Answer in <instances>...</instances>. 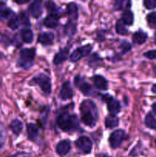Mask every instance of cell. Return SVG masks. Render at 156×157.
Returning a JSON list of instances; mask_svg holds the SVG:
<instances>
[{
    "label": "cell",
    "mask_w": 156,
    "mask_h": 157,
    "mask_svg": "<svg viewBox=\"0 0 156 157\" xmlns=\"http://www.w3.org/2000/svg\"><path fill=\"white\" fill-rule=\"evenodd\" d=\"M80 110L82 122L88 127H95L98 118L97 107L95 103L90 100H85L81 103Z\"/></svg>",
    "instance_id": "obj_1"
},
{
    "label": "cell",
    "mask_w": 156,
    "mask_h": 157,
    "mask_svg": "<svg viewBox=\"0 0 156 157\" xmlns=\"http://www.w3.org/2000/svg\"><path fill=\"white\" fill-rule=\"evenodd\" d=\"M57 124L60 129L63 131H70V130L77 129L79 127V121L76 115H70L68 112H64L58 117Z\"/></svg>",
    "instance_id": "obj_2"
},
{
    "label": "cell",
    "mask_w": 156,
    "mask_h": 157,
    "mask_svg": "<svg viewBox=\"0 0 156 157\" xmlns=\"http://www.w3.org/2000/svg\"><path fill=\"white\" fill-rule=\"evenodd\" d=\"M35 57V48H24L20 52L18 65L24 69H28L33 65Z\"/></svg>",
    "instance_id": "obj_3"
},
{
    "label": "cell",
    "mask_w": 156,
    "mask_h": 157,
    "mask_svg": "<svg viewBox=\"0 0 156 157\" xmlns=\"http://www.w3.org/2000/svg\"><path fill=\"white\" fill-rule=\"evenodd\" d=\"M33 81L39 85L41 90L46 94H50L51 91V82L47 75H44V74H39L38 75L35 76L33 78Z\"/></svg>",
    "instance_id": "obj_4"
},
{
    "label": "cell",
    "mask_w": 156,
    "mask_h": 157,
    "mask_svg": "<svg viewBox=\"0 0 156 157\" xmlns=\"http://www.w3.org/2000/svg\"><path fill=\"white\" fill-rule=\"evenodd\" d=\"M127 138L126 133L122 130H116L111 133L109 141L112 148H118Z\"/></svg>",
    "instance_id": "obj_5"
},
{
    "label": "cell",
    "mask_w": 156,
    "mask_h": 157,
    "mask_svg": "<svg viewBox=\"0 0 156 157\" xmlns=\"http://www.w3.org/2000/svg\"><path fill=\"white\" fill-rule=\"evenodd\" d=\"M76 147L84 154H88L92 151L93 144L92 141L87 136H80L75 142Z\"/></svg>",
    "instance_id": "obj_6"
},
{
    "label": "cell",
    "mask_w": 156,
    "mask_h": 157,
    "mask_svg": "<svg viewBox=\"0 0 156 157\" xmlns=\"http://www.w3.org/2000/svg\"><path fill=\"white\" fill-rule=\"evenodd\" d=\"M91 50L92 46L90 45V44H87V45L83 46V47L79 48H76V50L70 55V61H72V62H76V61L80 60L82 58L88 55L90 53V52H91Z\"/></svg>",
    "instance_id": "obj_7"
},
{
    "label": "cell",
    "mask_w": 156,
    "mask_h": 157,
    "mask_svg": "<svg viewBox=\"0 0 156 157\" xmlns=\"http://www.w3.org/2000/svg\"><path fill=\"white\" fill-rule=\"evenodd\" d=\"M74 83L75 85L79 88V90H80L84 95H86V96L93 95V90L91 85H90L89 83H87L85 80L83 79L81 77L76 76V78H75Z\"/></svg>",
    "instance_id": "obj_8"
},
{
    "label": "cell",
    "mask_w": 156,
    "mask_h": 157,
    "mask_svg": "<svg viewBox=\"0 0 156 157\" xmlns=\"http://www.w3.org/2000/svg\"><path fill=\"white\" fill-rule=\"evenodd\" d=\"M102 99H103V101L107 103V108L112 115H116L119 113L121 109L120 103L117 100L113 99L112 97L109 95H103Z\"/></svg>",
    "instance_id": "obj_9"
},
{
    "label": "cell",
    "mask_w": 156,
    "mask_h": 157,
    "mask_svg": "<svg viewBox=\"0 0 156 157\" xmlns=\"http://www.w3.org/2000/svg\"><path fill=\"white\" fill-rule=\"evenodd\" d=\"M73 90H72L71 84L69 81H66L63 84L61 87V92H60V97L63 101L71 99L73 98Z\"/></svg>",
    "instance_id": "obj_10"
},
{
    "label": "cell",
    "mask_w": 156,
    "mask_h": 157,
    "mask_svg": "<svg viewBox=\"0 0 156 157\" xmlns=\"http://www.w3.org/2000/svg\"><path fill=\"white\" fill-rule=\"evenodd\" d=\"M71 145L68 140H64L58 144L56 147V152L60 156H65L70 152Z\"/></svg>",
    "instance_id": "obj_11"
},
{
    "label": "cell",
    "mask_w": 156,
    "mask_h": 157,
    "mask_svg": "<svg viewBox=\"0 0 156 157\" xmlns=\"http://www.w3.org/2000/svg\"><path fill=\"white\" fill-rule=\"evenodd\" d=\"M29 11L31 15L35 18H38L42 15V6L38 1L33 2L29 6Z\"/></svg>",
    "instance_id": "obj_12"
},
{
    "label": "cell",
    "mask_w": 156,
    "mask_h": 157,
    "mask_svg": "<svg viewBox=\"0 0 156 157\" xmlns=\"http://www.w3.org/2000/svg\"><path fill=\"white\" fill-rule=\"evenodd\" d=\"M95 87L100 90H106L108 89V82L106 80L100 75H95L93 78Z\"/></svg>",
    "instance_id": "obj_13"
},
{
    "label": "cell",
    "mask_w": 156,
    "mask_h": 157,
    "mask_svg": "<svg viewBox=\"0 0 156 157\" xmlns=\"http://www.w3.org/2000/svg\"><path fill=\"white\" fill-rule=\"evenodd\" d=\"M59 22V16L57 14H50L44 20V25L47 28L53 29L58 26Z\"/></svg>",
    "instance_id": "obj_14"
},
{
    "label": "cell",
    "mask_w": 156,
    "mask_h": 157,
    "mask_svg": "<svg viewBox=\"0 0 156 157\" xmlns=\"http://www.w3.org/2000/svg\"><path fill=\"white\" fill-rule=\"evenodd\" d=\"M27 133L28 139H30L32 141H35L38 136L39 129L36 124L31 123L27 125Z\"/></svg>",
    "instance_id": "obj_15"
},
{
    "label": "cell",
    "mask_w": 156,
    "mask_h": 157,
    "mask_svg": "<svg viewBox=\"0 0 156 157\" xmlns=\"http://www.w3.org/2000/svg\"><path fill=\"white\" fill-rule=\"evenodd\" d=\"M54 38V35L51 32H44L41 33L38 37V41L41 44L44 45H48L51 44Z\"/></svg>",
    "instance_id": "obj_16"
},
{
    "label": "cell",
    "mask_w": 156,
    "mask_h": 157,
    "mask_svg": "<svg viewBox=\"0 0 156 157\" xmlns=\"http://www.w3.org/2000/svg\"><path fill=\"white\" fill-rule=\"evenodd\" d=\"M67 13H68L70 21L73 22V21H76L78 18V10L77 6L75 3L71 2L67 6Z\"/></svg>",
    "instance_id": "obj_17"
},
{
    "label": "cell",
    "mask_w": 156,
    "mask_h": 157,
    "mask_svg": "<svg viewBox=\"0 0 156 157\" xmlns=\"http://www.w3.org/2000/svg\"><path fill=\"white\" fill-rule=\"evenodd\" d=\"M69 55V50L67 48L62 49L61 51H60L58 54H56L54 58V63L55 64H60L62 62H64L65 60H67V57Z\"/></svg>",
    "instance_id": "obj_18"
},
{
    "label": "cell",
    "mask_w": 156,
    "mask_h": 157,
    "mask_svg": "<svg viewBox=\"0 0 156 157\" xmlns=\"http://www.w3.org/2000/svg\"><path fill=\"white\" fill-rule=\"evenodd\" d=\"M148 35L142 31H139L132 35V41L136 44H142L147 40Z\"/></svg>",
    "instance_id": "obj_19"
},
{
    "label": "cell",
    "mask_w": 156,
    "mask_h": 157,
    "mask_svg": "<svg viewBox=\"0 0 156 157\" xmlns=\"http://www.w3.org/2000/svg\"><path fill=\"white\" fill-rule=\"evenodd\" d=\"M9 128L11 129V130H12L15 134L18 135L21 133V131H22L23 124L21 121H19V120L15 119L11 122L10 125H9Z\"/></svg>",
    "instance_id": "obj_20"
},
{
    "label": "cell",
    "mask_w": 156,
    "mask_h": 157,
    "mask_svg": "<svg viewBox=\"0 0 156 157\" xmlns=\"http://www.w3.org/2000/svg\"><path fill=\"white\" fill-rule=\"evenodd\" d=\"M105 125L109 129L115 128L119 125V119L116 115H109L105 119Z\"/></svg>",
    "instance_id": "obj_21"
},
{
    "label": "cell",
    "mask_w": 156,
    "mask_h": 157,
    "mask_svg": "<svg viewBox=\"0 0 156 157\" xmlns=\"http://www.w3.org/2000/svg\"><path fill=\"white\" fill-rule=\"evenodd\" d=\"M13 12L11 11V9L6 6L5 3L0 4V19H8L12 16Z\"/></svg>",
    "instance_id": "obj_22"
},
{
    "label": "cell",
    "mask_w": 156,
    "mask_h": 157,
    "mask_svg": "<svg viewBox=\"0 0 156 157\" xmlns=\"http://www.w3.org/2000/svg\"><path fill=\"white\" fill-rule=\"evenodd\" d=\"M21 37L24 43H31L34 38L33 32L29 29H22L21 31Z\"/></svg>",
    "instance_id": "obj_23"
},
{
    "label": "cell",
    "mask_w": 156,
    "mask_h": 157,
    "mask_svg": "<svg viewBox=\"0 0 156 157\" xmlns=\"http://www.w3.org/2000/svg\"><path fill=\"white\" fill-rule=\"evenodd\" d=\"M122 22L127 25H132L134 21V15L133 13L129 10L125 11L122 15Z\"/></svg>",
    "instance_id": "obj_24"
},
{
    "label": "cell",
    "mask_w": 156,
    "mask_h": 157,
    "mask_svg": "<svg viewBox=\"0 0 156 157\" xmlns=\"http://www.w3.org/2000/svg\"><path fill=\"white\" fill-rule=\"evenodd\" d=\"M145 124L147 127L152 130H156V120L151 113H148L145 117Z\"/></svg>",
    "instance_id": "obj_25"
},
{
    "label": "cell",
    "mask_w": 156,
    "mask_h": 157,
    "mask_svg": "<svg viewBox=\"0 0 156 157\" xmlns=\"http://www.w3.org/2000/svg\"><path fill=\"white\" fill-rule=\"evenodd\" d=\"M17 18H18V25H22L24 26L30 25V20H29L28 16L25 12H21L19 15L17 16Z\"/></svg>",
    "instance_id": "obj_26"
},
{
    "label": "cell",
    "mask_w": 156,
    "mask_h": 157,
    "mask_svg": "<svg viewBox=\"0 0 156 157\" xmlns=\"http://www.w3.org/2000/svg\"><path fill=\"white\" fill-rule=\"evenodd\" d=\"M116 32L119 35H127L128 34V30L125 29V24L122 22V21L121 19L118 20L117 22H116Z\"/></svg>",
    "instance_id": "obj_27"
},
{
    "label": "cell",
    "mask_w": 156,
    "mask_h": 157,
    "mask_svg": "<svg viewBox=\"0 0 156 157\" xmlns=\"http://www.w3.org/2000/svg\"><path fill=\"white\" fill-rule=\"evenodd\" d=\"M131 6V2L129 1H116L114 4V8L116 10L128 9Z\"/></svg>",
    "instance_id": "obj_28"
},
{
    "label": "cell",
    "mask_w": 156,
    "mask_h": 157,
    "mask_svg": "<svg viewBox=\"0 0 156 157\" xmlns=\"http://www.w3.org/2000/svg\"><path fill=\"white\" fill-rule=\"evenodd\" d=\"M18 18H17V16L15 15V14H12V16L9 18V26L12 29L15 30V29H18Z\"/></svg>",
    "instance_id": "obj_29"
},
{
    "label": "cell",
    "mask_w": 156,
    "mask_h": 157,
    "mask_svg": "<svg viewBox=\"0 0 156 157\" xmlns=\"http://www.w3.org/2000/svg\"><path fill=\"white\" fill-rule=\"evenodd\" d=\"M132 48V46L128 41H122V43L120 44V49L122 51V54H125L127 52H129Z\"/></svg>",
    "instance_id": "obj_30"
},
{
    "label": "cell",
    "mask_w": 156,
    "mask_h": 157,
    "mask_svg": "<svg viewBox=\"0 0 156 157\" xmlns=\"http://www.w3.org/2000/svg\"><path fill=\"white\" fill-rule=\"evenodd\" d=\"M147 21L151 26H156V12L148 14L147 16Z\"/></svg>",
    "instance_id": "obj_31"
},
{
    "label": "cell",
    "mask_w": 156,
    "mask_h": 157,
    "mask_svg": "<svg viewBox=\"0 0 156 157\" xmlns=\"http://www.w3.org/2000/svg\"><path fill=\"white\" fill-rule=\"evenodd\" d=\"M45 6L47 11L50 14H56L57 6L55 5L54 2H47L45 3Z\"/></svg>",
    "instance_id": "obj_32"
},
{
    "label": "cell",
    "mask_w": 156,
    "mask_h": 157,
    "mask_svg": "<svg viewBox=\"0 0 156 157\" xmlns=\"http://www.w3.org/2000/svg\"><path fill=\"white\" fill-rule=\"evenodd\" d=\"M144 6L148 9H154L156 7V1L155 0H146V1H144Z\"/></svg>",
    "instance_id": "obj_33"
},
{
    "label": "cell",
    "mask_w": 156,
    "mask_h": 157,
    "mask_svg": "<svg viewBox=\"0 0 156 157\" xmlns=\"http://www.w3.org/2000/svg\"><path fill=\"white\" fill-rule=\"evenodd\" d=\"M145 57L148 58V59H156V50H152L149 51V52H147L144 54Z\"/></svg>",
    "instance_id": "obj_34"
},
{
    "label": "cell",
    "mask_w": 156,
    "mask_h": 157,
    "mask_svg": "<svg viewBox=\"0 0 156 157\" xmlns=\"http://www.w3.org/2000/svg\"><path fill=\"white\" fill-rule=\"evenodd\" d=\"M6 140V135H5L3 130L0 128V149L3 147Z\"/></svg>",
    "instance_id": "obj_35"
},
{
    "label": "cell",
    "mask_w": 156,
    "mask_h": 157,
    "mask_svg": "<svg viewBox=\"0 0 156 157\" xmlns=\"http://www.w3.org/2000/svg\"><path fill=\"white\" fill-rule=\"evenodd\" d=\"M10 157H32V156H31L30 154H28V153H17V154L13 155V156Z\"/></svg>",
    "instance_id": "obj_36"
},
{
    "label": "cell",
    "mask_w": 156,
    "mask_h": 157,
    "mask_svg": "<svg viewBox=\"0 0 156 157\" xmlns=\"http://www.w3.org/2000/svg\"><path fill=\"white\" fill-rule=\"evenodd\" d=\"M96 157H110V156H107V155L104 154V153H99L98 155H96Z\"/></svg>",
    "instance_id": "obj_37"
},
{
    "label": "cell",
    "mask_w": 156,
    "mask_h": 157,
    "mask_svg": "<svg viewBox=\"0 0 156 157\" xmlns=\"http://www.w3.org/2000/svg\"><path fill=\"white\" fill-rule=\"evenodd\" d=\"M152 110H153V111H154V113H156V103H154V104H153V105H152Z\"/></svg>",
    "instance_id": "obj_38"
},
{
    "label": "cell",
    "mask_w": 156,
    "mask_h": 157,
    "mask_svg": "<svg viewBox=\"0 0 156 157\" xmlns=\"http://www.w3.org/2000/svg\"><path fill=\"white\" fill-rule=\"evenodd\" d=\"M151 90H152L154 93H156V84L153 85V87H151Z\"/></svg>",
    "instance_id": "obj_39"
},
{
    "label": "cell",
    "mask_w": 156,
    "mask_h": 157,
    "mask_svg": "<svg viewBox=\"0 0 156 157\" xmlns=\"http://www.w3.org/2000/svg\"><path fill=\"white\" fill-rule=\"evenodd\" d=\"M15 2L18 3V4H23V3H26V2H28V1H22V2L15 1Z\"/></svg>",
    "instance_id": "obj_40"
},
{
    "label": "cell",
    "mask_w": 156,
    "mask_h": 157,
    "mask_svg": "<svg viewBox=\"0 0 156 157\" xmlns=\"http://www.w3.org/2000/svg\"><path fill=\"white\" fill-rule=\"evenodd\" d=\"M154 43H155V44H156V33L154 34Z\"/></svg>",
    "instance_id": "obj_41"
},
{
    "label": "cell",
    "mask_w": 156,
    "mask_h": 157,
    "mask_svg": "<svg viewBox=\"0 0 156 157\" xmlns=\"http://www.w3.org/2000/svg\"><path fill=\"white\" fill-rule=\"evenodd\" d=\"M154 73H155V75H156V66H155V67H154Z\"/></svg>",
    "instance_id": "obj_42"
},
{
    "label": "cell",
    "mask_w": 156,
    "mask_h": 157,
    "mask_svg": "<svg viewBox=\"0 0 156 157\" xmlns=\"http://www.w3.org/2000/svg\"><path fill=\"white\" fill-rule=\"evenodd\" d=\"M155 144H156V141H155Z\"/></svg>",
    "instance_id": "obj_43"
}]
</instances>
